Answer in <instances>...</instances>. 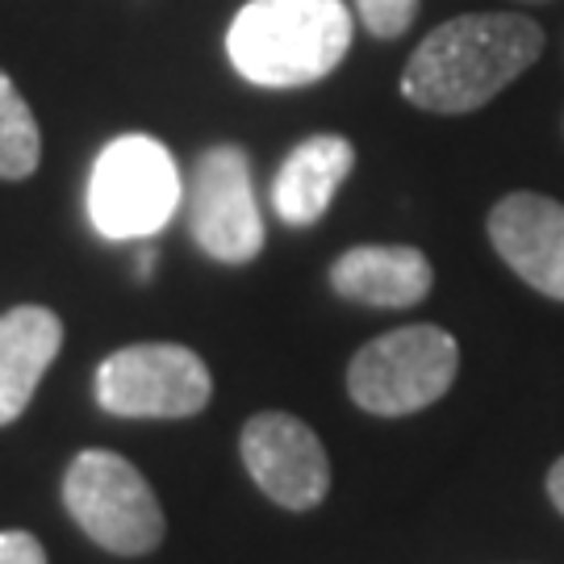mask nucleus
<instances>
[{
	"label": "nucleus",
	"mask_w": 564,
	"mask_h": 564,
	"mask_svg": "<svg viewBox=\"0 0 564 564\" xmlns=\"http://www.w3.org/2000/svg\"><path fill=\"white\" fill-rule=\"evenodd\" d=\"M544 51V30L519 13H464L435 25L402 72V97L426 113H473L519 80Z\"/></svg>",
	"instance_id": "nucleus-1"
},
{
	"label": "nucleus",
	"mask_w": 564,
	"mask_h": 564,
	"mask_svg": "<svg viewBox=\"0 0 564 564\" xmlns=\"http://www.w3.org/2000/svg\"><path fill=\"white\" fill-rule=\"evenodd\" d=\"M351 51V13L343 0H247L226 55L256 88H302L326 80Z\"/></svg>",
	"instance_id": "nucleus-2"
},
{
	"label": "nucleus",
	"mask_w": 564,
	"mask_h": 564,
	"mask_svg": "<svg viewBox=\"0 0 564 564\" xmlns=\"http://www.w3.org/2000/svg\"><path fill=\"white\" fill-rule=\"evenodd\" d=\"M184 197L181 167L151 134H121L105 147L88 176V218L97 235L139 242L160 235Z\"/></svg>",
	"instance_id": "nucleus-3"
},
{
	"label": "nucleus",
	"mask_w": 564,
	"mask_h": 564,
	"mask_svg": "<svg viewBox=\"0 0 564 564\" xmlns=\"http://www.w3.org/2000/svg\"><path fill=\"white\" fill-rule=\"evenodd\" d=\"M460 368V347L440 326H402L381 339L364 343L347 368V393L351 402L398 419L440 402Z\"/></svg>",
	"instance_id": "nucleus-4"
},
{
	"label": "nucleus",
	"mask_w": 564,
	"mask_h": 564,
	"mask_svg": "<svg viewBox=\"0 0 564 564\" xmlns=\"http://www.w3.org/2000/svg\"><path fill=\"white\" fill-rule=\"evenodd\" d=\"M63 506L80 523L84 535L105 552L147 556L163 540L160 498L151 494L139 468L118 452L105 447L80 452L63 477Z\"/></svg>",
	"instance_id": "nucleus-5"
},
{
	"label": "nucleus",
	"mask_w": 564,
	"mask_h": 564,
	"mask_svg": "<svg viewBox=\"0 0 564 564\" xmlns=\"http://www.w3.org/2000/svg\"><path fill=\"white\" fill-rule=\"evenodd\" d=\"M214 398V377L184 343H130L97 368V402L118 419H193Z\"/></svg>",
	"instance_id": "nucleus-6"
},
{
	"label": "nucleus",
	"mask_w": 564,
	"mask_h": 564,
	"mask_svg": "<svg viewBox=\"0 0 564 564\" xmlns=\"http://www.w3.org/2000/svg\"><path fill=\"white\" fill-rule=\"evenodd\" d=\"M188 230L209 260L251 263L263 251V218L242 147H209L188 181Z\"/></svg>",
	"instance_id": "nucleus-7"
},
{
	"label": "nucleus",
	"mask_w": 564,
	"mask_h": 564,
	"mask_svg": "<svg viewBox=\"0 0 564 564\" xmlns=\"http://www.w3.org/2000/svg\"><path fill=\"white\" fill-rule=\"evenodd\" d=\"M242 464L251 481L284 510H314L330 489V460L323 440L293 414L268 410L242 426Z\"/></svg>",
	"instance_id": "nucleus-8"
},
{
	"label": "nucleus",
	"mask_w": 564,
	"mask_h": 564,
	"mask_svg": "<svg viewBox=\"0 0 564 564\" xmlns=\"http://www.w3.org/2000/svg\"><path fill=\"white\" fill-rule=\"evenodd\" d=\"M489 242L531 289L564 302V205L544 193H510L489 209Z\"/></svg>",
	"instance_id": "nucleus-9"
},
{
	"label": "nucleus",
	"mask_w": 564,
	"mask_h": 564,
	"mask_svg": "<svg viewBox=\"0 0 564 564\" xmlns=\"http://www.w3.org/2000/svg\"><path fill=\"white\" fill-rule=\"evenodd\" d=\"M330 284L347 302L410 310L431 293L435 268L419 247H351L330 263Z\"/></svg>",
	"instance_id": "nucleus-10"
},
{
	"label": "nucleus",
	"mask_w": 564,
	"mask_h": 564,
	"mask_svg": "<svg viewBox=\"0 0 564 564\" xmlns=\"http://www.w3.org/2000/svg\"><path fill=\"white\" fill-rule=\"evenodd\" d=\"M59 347L63 323L46 305H18L0 318V426L18 423L25 414Z\"/></svg>",
	"instance_id": "nucleus-11"
},
{
	"label": "nucleus",
	"mask_w": 564,
	"mask_h": 564,
	"mask_svg": "<svg viewBox=\"0 0 564 564\" xmlns=\"http://www.w3.org/2000/svg\"><path fill=\"white\" fill-rule=\"evenodd\" d=\"M351 163H356V147L339 134H314L297 142L272 181L276 214L289 226H314L330 209L339 184L351 176Z\"/></svg>",
	"instance_id": "nucleus-12"
},
{
	"label": "nucleus",
	"mask_w": 564,
	"mask_h": 564,
	"mask_svg": "<svg viewBox=\"0 0 564 564\" xmlns=\"http://www.w3.org/2000/svg\"><path fill=\"white\" fill-rule=\"evenodd\" d=\"M39 121L18 93V84L0 72V181H25L39 167Z\"/></svg>",
	"instance_id": "nucleus-13"
},
{
	"label": "nucleus",
	"mask_w": 564,
	"mask_h": 564,
	"mask_svg": "<svg viewBox=\"0 0 564 564\" xmlns=\"http://www.w3.org/2000/svg\"><path fill=\"white\" fill-rule=\"evenodd\" d=\"M414 13H419V0H356V18L377 39H398V34H405Z\"/></svg>",
	"instance_id": "nucleus-14"
},
{
	"label": "nucleus",
	"mask_w": 564,
	"mask_h": 564,
	"mask_svg": "<svg viewBox=\"0 0 564 564\" xmlns=\"http://www.w3.org/2000/svg\"><path fill=\"white\" fill-rule=\"evenodd\" d=\"M0 564H46V552L30 531H0Z\"/></svg>",
	"instance_id": "nucleus-15"
},
{
	"label": "nucleus",
	"mask_w": 564,
	"mask_h": 564,
	"mask_svg": "<svg viewBox=\"0 0 564 564\" xmlns=\"http://www.w3.org/2000/svg\"><path fill=\"white\" fill-rule=\"evenodd\" d=\"M547 498L556 502V510L564 514V456L552 464V473H547Z\"/></svg>",
	"instance_id": "nucleus-16"
},
{
	"label": "nucleus",
	"mask_w": 564,
	"mask_h": 564,
	"mask_svg": "<svg viewBox=\"0 0 564 564\" xmlns=\"http://www.w3.org/2000/svg\"><path fill=\"white\" fill-rule=\"evenodd\" d=\"M134 272H139V276H151V272H155V251H151V247H142V251H139Z\"/></svg>",
	"instance_id": "nucleus-17"
}]
</instances>
